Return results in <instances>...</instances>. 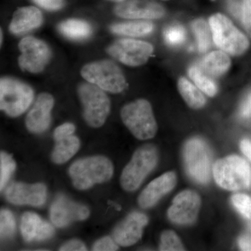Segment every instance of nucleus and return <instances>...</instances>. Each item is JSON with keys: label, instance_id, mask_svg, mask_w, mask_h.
I'll return each mask as SVG.
<instances>
[{"label": "nucleus", "instance_id": "obj_38", "mask_svg": "<svg viewBox=\"0 0 251 251\" xmlns=\"http://www.w3.org/2000/svg\"><path fill=\"white\" fill-rule=\"evenodd\" d=\"M227 7L231 14L234 17L242 21V3L241 4L238 0H228L227 1Z\"/></svg>", "mask_w": 251, "mask_h": 251}, {"label": "nucleus", "instance_id": "obj_5", "mask_svg": "<svg viewBox=\"0 0 251 251\" xmlns=\"http://www.w3.org/2000/svg\"><path fill=\"white\" fill-rule=\"evenodd\" d=\"M158 161V150L153 145H146L137 150L122 172L120 184L126 191H134L147 176L154 169Z\"/></svg>", "mask_w": 251, "mask_h": 251}, {"label": "nucleus", "instance_id": "obj_19", "mask_svg": "<svg viewBox=\"0 0 251 251\" xmlns=\"http://www.w3.org/2000/svg\"><path fill=\"white\" fill-rule=\"evenodd\" d=\"M21 231L23 239L27 242L46 240L54 234L52 225L32 212L25 213L23 216Z\"/></svg>", "mask_w": 251, "mask_h": 251}, {"label": "nucleus", "instance_id": "obj_3", "mask_svg": "<svg viewBox=\"0 0 251 251\" xmlns=\"http://www.w3.org/2000/svg\"><path fill=\"white\" fill-rule=\"evenodd\" d=\"M213 40L221 50L232 56L245 53L250 46L247 36L241 32L228 18L216 14L209 19Z\"/></svg>", "mask_w": 251, "mask_h": 251}, {"label": "nucleus", "instance_id": "obj_9", "mask_svg": "<svg viewBox=\"0 0 251 251\" xmlns=\"http://www.w3.org/2000/svg\"><path fill=\"white\" fill-rule=\"evenodd\" d=\"M78 94L86 122L94 128L103 126L110 111V99L104 90L88 82L79 86Z\"/></svg>", "mask_w": 251, "mask_h": 251}, {"label": "nucleus", "instance_id": "obj_37", "mask_svg": "<svg viewBox=\"0 0 251 251\" xmlns=\"http://www.w3.org/2000/svg\"><path fill=\"white\" fill-rule=\"evenodd\" d=\"M59 251H87L85 244L77 239H73L63 244Z\"/></svg>", "mask_w": 251, "mask_h": 251}, {"label": "nucleus", "instance_id": "obj_21", "mask_svg": "<svg viewBox=\"0 0 251 251\" xmlns=\"http://www.w3.org/2000/svg\"><path fill=\"white\" fill-rule=\"evenodd\" d=\"M231 60L223 50L213 51L206 54L201 61L200 67L203 72L211 77H221L229 70Z\"/></svg>", "mask_w": 251, "mask_h": 251}, {"label": "nucleus", "instance_id": "obj_1", "mask_svg": "<svg viewBox=\"0 0 251 251\" xmlns=\"http://www.w3.org/2000/svg\"><path fill=\"white\" fill-rule=\"evenodd\" d=\"M113 171V165L108 158L96 156L74 162L69 173L74 186L78 190H86L96 184L108 181L111 179Z\"/></svg>", "mask_w": 251, "mask_h": 251}, {"label": "nucleus", "instance_id": "obj_40", "mask_svg": "<svg viewBox=\"0 0 251 251\" xmlns=\"http://www.w3.org/2000/svg\"><path fill=\"white\" fill-rule=\"evenodd\" d=\"M239 246L243 251H251V232L239 238Z\"/></svg>", "mask_w": 251, "mask_h": 251}, {"label": "nucleus", "instance_id": "obj_22", "mask_svg": "<svg viewBox=\"0 0 251 251\" xmlns=\"http://www.w3.org/2000/svg\"><path fill=\"white\" fill-rule=\"evenodd\" d=\"M55 142L52 160L57 164H63L69 161L77 152L80 147V140L73 135Z\"/></svg>", "mask_w": 251, "mask_h": 251}, {"label": "nucleus", "instance_id": "obj_32", "mask_svg": "<svg viewBox=\"0 0 251 251\" xmlns=\"http://www.w3.org/2000/svg\"><path fill=\"white\" fill-rule=\"evenodd\" d=\"M232 204L249 223L251 229V198L247 195L235 194L232 197Z\"/></svg>", "mask_w": 251, "mask_h": 251}, {"label": "nucleus", "instance_id": "obj_26", "mask_svg": "<svg viewBox=\"0 0 251 251\" xmlns=\"http://www.w3.org/2000/svg\"><path fill=\"white\" fill-rule=\"evenodd\" d=\"M188 76L193 81L199 90L209 97H213L217 93V85L213 77L205 74L200 65L194 64L188 69Z\"/></svg>", "mask_w": 251, "mask_h": 251}, {"label": "nucleus", "instance_id": "obj_28", "mask_svg": "<svg viewBox=\"0 0 251 251\" xmlns=\"http://www.w3.org/2000/svg\"><path fill=\"white\" fill-rule=\"evenodd\" d=\"M16 162L11 155L1 151L0 154V189L2 191L16 170Z\"/></svg>", "mask_w": 251, "mask_h": 251}, {"label": "nucleus", "instance_id": "obj_41", "mask_svg": "<svg viewBox=\"0 0 251 251\" xmlns=\"http://www.w3.org/2000/svg\"><path fill=\"white\" fill-rule=\"evenodd\" d=\"M241 150L244 154L251 161V142L249 140H243L240 144Z\"/></svg>", "mask_w": 251, "mask_h": 251}, {"label": "nucleus", "instance_id": "obj_12", "mask_svg": "<svg viewBox=\"0 0 251 251\" xmlns=\"http://www.w3.org/2000/svg\"><path fill=\"white\" fill-rule=\"evenodd\" d=\"M201 206L199 195L191 190H186L179 193L173 200L168 211V218L175 224L192 225L197 220Z\"/></svg>", "mask_w": 251, "mask_h": 251}, {"label": "nucleus", "instance_id": "obj_16", "mask_svg": "<svg viewBox=\"0 0 251 251\" xmlns=\"http://www.w3.org/2000/svg\"><path fill=\"white\" fill-rule=\"evenodd\" d=\"M117 16L130 19H159L166 10L161 4L150 0H125L115 8Z\"/></svg>", "mask_w": 251, "mask_h": 251}, {"label": "nucleus", "instance_id": "obj_25", "mask_svg": "<svg viewBox=\"0 0 251 251\" xmlns=\"http://www.w3.org/2000/svg\"><path fill=\"white\" fill-rule=\"evenodd\" d=\"M58 28L61 34L73 40L87 39L92 33L90 25L79 20H68L60 23Z\"/></svg>", "mask_w": 251, "mask_h": 251}, {"label": "nucleus", "instance_id": "obj_15", "mask_svg": "<svg viewBox=\"0 0 251 251\" xmlns=\"http://www.w3.org/2000/svg\"><path fill=\"white\" fill-rule=\"evenodd\" d=\"M5 196L12 204L40 206L46 202L47 189L45 185L41 183L34 184L13 183L6 189Z\"/></svg>", "mask_w": 251, "mask_h": 251}, {"label": "nucleus", "instance_id": "obj_34", "mask_svg": "<svg viewBox=\"0 0 251 251\" xmlns=\"http://www.w3.org/2000/svg\"><path fill=\"white\" fill-rule=\"evenodd\" d=\"M242 22L247 34L251 37V0H243Z\"/></svg>", "mask_w": 251, "mask_h": 251}, {"label": "nucleus", "instance_id": "obj_14", "mask_svg": "<svg viewBox=\"0 0 251 251\" xmlns=\"http://www.w3.org/2000/svg\"><path fill=\"white\" fill-rule=\"evenodd\" d=\"M148 222V216L145 214L130 213L114 229L112 238L121 247H130L139 242L143 236L144 227Z\"/></svg>", "mask_w": 251, "mask_h": 251}, {"label": "nucleus", "instance_id": "obj_7", "mask_svg": "<svg viewBox=\"0 0 251 251\" xmlns=\"http://www.w3.org/2000/svg\"><path fill=\"white\" fill-rule=\"evenodd\" d=\"M81 75L87 82L111 93H120L128 85L121 69L110 60L86 64L81 70Z\"/></svg>", "mask_w": 251, "mask_h": 251}, {"label": "nucleus", "instance_id": "obj_23", "mask_svg": "<svg viewBox=\"0 0 251 251\" xmlns=\"http://www.w3.org/2000/svg\"><path fill=\"white\" fill-rule=\"evenodd\" d=\"M153 23L149 21H134L116 23L110 27L114 34L119 35L139 37L151 34L153 30Z\"/></svg>", "mask_w": 251, "mask_h": 251}, {"label": "nucleus", "instance_id": "obj_20", "mask_svg": "<svg viewBox=\"0 0 251 251\" xmlns=\"http://www.w3.org/2000/svg\"><path fill=\"white\" fill-rule=\"evenodd\" d=\"M42 22L40 10L34 6H26L20 8L14 13L9 29L14 34H25L40 27Z\"/></svg>", "mask_w": 251, "mask_h": 251}, {"label": "nucleus", "instance_id": "obj_27", "mask_svg": "<svg viewBox=\"0 0 251 251\" xmlns=\"http://www.w3.org/2000/svg\"><path fill=\"white\" fill-rule=\"evenodd\" d=\"M209 24L203 19H197L191 23V28L196 39L198 50L201 53L207 52L211 48V37Z\"/></svg>", "mask_w": 251, "mask_h": 251}, {"label": "nucleus", "instance_id": "obj_17", "mask_svg": "<svg viewBox=\"0 0 251 251\" xmlns=\"http://www.w3.org/2000/svg\"><path fill=\"white\" fill-rule=\"evenodd\" d=\"M53 105L54 99L50 94H39L26 117L27 129L34 133H43L47 130L50 125V112Z\"/></svg>", "mask_w": 251, "mask_h": 251}, {"label": "nucleus", "instance_id": "obj_29", "mask_svg": "<svg viewBox=\"0 0 251 251\" xmlns=\"http://www.w3.org/2000/svg\"><path fill=\"white\" fill-rule=\"evenodd\" d=\"M163 37L168 46L176 47L182 45L186 41V30L181 25H172L164 29Z\"/></svg>", "mask_w": 251, "mask_h": 251}, {"label": "nucleus", "instance_id": "obj_36", "mask_svg": "<svg viewBox=\"0 0 251 251\" xmlns=\"http://www.w3.org/2000/svg\"><path fill=\"white\" fill-rule=\"evenodd\" d=\"M36 4L49 11H57L64 6V0H33Z\"/></svg>", "mask_w": 251, "mask_h": 251}, {"label": "nucleus", "instance_id": "obj_2", "mask_svg": "<svg viewBox=\"0 0 251 251\" xmlns=\"http://www.w3.org/2000/svg\"><path fill=\"white\" fill-rule=\"evenodd\" d=\"M212 173L216 184L227 191H239L251 186V166L236 155L218 160L213 166Z\"/></svg>", "mask_w": 251, "mask_h": 251}, {"label": "nucleus", "instance_id": "obj_30", "mask_svg": "<svg viewBox=\"0 0 251 251\" xmlns=\"http://www.w3.org/2000/svg\"><path fill=\"white\" fill-rule=\"evenodd\" d=\"M159 250L162 251H185V248L179 237L174 231H164L161 234Z\"/></svg>", "mask_w": 251, "mask_h": 251}, {"label": "nucleus", "instance_id": "obj_18", "mask_svg": "<svg viewBox=\"0 0 251 251\" xmlns=\"http://www.w3.org/2000/svg\"><path fill=\"white\" fill-rule=\"evenodd\" d=\"M176 184L174 172H168L153 180L140 193L138 202L143 209L152 207L162 197L171 192Z\"/></svg>", "mask_w": 251, "mask_h": 251}, {"label": "nucleus", "instance_id": "obj_10", "mask_svg": "<svg viewBox=\"0 0 251 251\" xmlns=\"http://www.w3.org/2000/svg\"><path fill=\"white\" fill-rule=\"evenodd\" d=\"M151 44L134 39H122L109 46L107 52L119 62L130 67L145 64L153 53Z\"/></svg>", "mask_w": 251, "mask_h": 251}, {"label": "nucleus", "instance_id": "obj_43", "mask_svg": "<svg viewBox=\"0 0 251 251\" xmlns=\"http://www.w3.org/2000/svg\"><path fill=\"white\" fill-rule=\"evenodd\" d=\"M2 31H1V43L2 42Z\"/></svg>", "mask_w": 251, "mask_h": 251}, {"label": "nucleus", "instance_id": "obj_6", "mask_svg": "<svg viewBox=\"0 0 251 251\" xmlns=\"http://www.w3.org/2000/svg\"><path fill=\"white\" fill-rule=\"evenodd\" d=\"M183 158L188 175L200 184H207L212 172V154L207 144L199 138L186 142Z\"/></svg>", "mask_w": 251, "mask_h": 251}, {"label": "nucleus", "instance_id": "obj_42", "mask_svg": "<svg viewBox=\"0 0 251 251\" xmlns=\"http://www.w3.org/2000/svg\"><path fill=\"white\" fill-rule=\"evenodd\" d=\"M111 1H117V2H122V1H125V0H111Z\"/></svg>", "mask_w": 251, "mask_h": 251}, {"label": "nucleus", "instance_id": "obj_11", "mask_svg": "<svg viewBox=\"0 0 251 251\" xmlns=\"http://www.w3.org/2000/svg\"><path fill=\"white\" fill-rule=\"evenodd\" d=\"M21 54L19 67L24 72L38 74L44 70L51 57L50 50L44 41L31 36L23 38L19 43Z\"/></svg>", "mask_w": 251, "mask_h": 251}, {"label": "nucleus", "instance_id": "obj_13", "mask_svg": "<svg viewBox=\"0 0 251 251\" xmlns=\"http://www.w3.org/2000/svg\"><path fill=\"white\" fill-rule=\"evenodd\" d=\"M50 220L57 227H64L74 221H83L90 216V210L82 205L69 199L64 195H58L51 206Z\"/></svg>", "mask_w": 251, "mask_h": 251}, {"label": "nucleus", "instance_id": "obj_31", "mask_svg": "<svg viewBox=\"0 0 251 251\" xmlns=\"http://www.w3.org/2000/svg\"><path fill=\"white\" fill-rule=\"evenodd\" d=\"M16 230V220L11 211L1 209L0 213V234L2 239H9L14 236Z\"/></svg>", "mask_w": 251, "mask_h": 251}, {"label": "nucleus", "instance_id": "obj_35", "mask_svg": "<svg viewBox=\"0 0 251 251\" xmlns=\"http://www.w3.org/2000/svg\"><path fill=\"white\" fill-rule=\"evenodd\" d=\"M75 126L72 123H65L57 127L54 132V139L55 141L73 135L75 131Z\"/></svg>", "mask_w": 251, "mask_h": 251}, {"label": "nucleus", "instance_id": "obj_4", "mask_svg": "<svg viewBox=\"0 0 251 251\" xmlns=\"http://www.w3.org/2000/svg\"><path fill=\"white\" fill-rule=\"evenodd\" d=\"M121 117L126 126L138 139H151L156 135L158 125L148 100L138 99L125 105L121 110Z\"/></svg>", "mask_w": 251, "mask_h": 251}, {"label": "nucleus", "instance_id": "obj_24", "mask_svg": "<svg viewBox=\"0 0 251 251\" xmlns=\"http://www.w3.org/2000/svg\"><path fill=\"white\" fill-rule=\"evenodd\" d=\"M178 90L185 102L193 109H201L205 105L206 99L201 90L193 85L186 77H181L178 80Z\"/></svg>", "mask_w": 251, "mask_h": 251}, {"label": "nucleus", "instance_id": "obj_8", "mask_svg": "<svg viewBox=\"0 0 251 251\" xmlns=\"http://www.w3.org/2000/svg\"><path fill=\"white\" fill-rule=\"evenodd\" d=\"M34 92L27 84L11 77L0 81V108L10 117L24 113L30 106Z\"/></svg>", "mask_w": 251, "mask_h": 251}, {"label": "nucleus", "instance_id": "obj_33", "mask_svg": "<svg viewBox=\"0 0 251 251\" xmlns=\"http://www.w3.org/2000/svg\"><path fill=\"white\" fill-rule=\"evenodd\" d=\"M119 249L118 244L113 238L105 237L94 243L92 250L94 251H113Z\"/></svg>", "mask_w": 251, "mask_h": 251}, {"label": "nucleus", "instance_id": "obj_39", "mask_svg": "<svg viewBox=\"0 0 251 251\" xmlns=\"http://www.w3.org/2000/svg\"><path fill=\"white\" fill-rule=\"evenodd\" d=\"M239 113L243 118L248 119L251 117V92L242 103Z\"/></svg>", "mask_w": 251, "mask_h": 251}]
</instances>
